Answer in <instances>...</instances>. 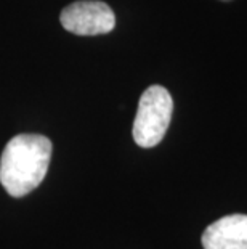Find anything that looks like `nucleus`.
Wrapping results in <instances>:
<instances>
[{
  "mask_svg": "<svg viewBox=\"0 0 247 249\" xmlns=\"http://www.w3.org/2000/svg\"><path fill=\"white\" fill-rule=\"evenodd\" d=\"M51 142L39 134H21L7 143L0 158V183L15 198L42 183L51 160Z\"/></svg>",
  "mask_w": 247,
  "mask_h": 249,
  "instance_id": "f257e3e1",
  "label": "nucleus"
},
{
  "mask_svg": "<svg viewBox=\"0 0 247 249\" xmlns=\"http://www.w3.org/2000/svg\"><path fill=\"white\" fill-rule=\"evenodd\" d=\"M173 102L169 90L151 86L143 92L133 121V140L141 148L159 145L170 125Z\"/></svg>",
  "mask_w": 247,
  "mask_h": 249,
  "instance_id": "f03ea898",
  "label": "nucleus"
},
{
  "mask_svg": "<svg viewBox=\"0 0 247 249\" xmlns=\"http://www.w3.org/2000/svg\"><path fill=\"white\" fill-rule=\"evenodd\" d=\"M63 28L77 36H99L111 33L115 17L108 3L99 0H79L61 12Z\"/></svg>",
  "mask_w": 247,
  "mask_h": 249,
  "instance_id": "7ed1b4c3",
  "label": "nucleus"
},
{
  "mask_svg": "<svg viewBox=\"0 0 247 249\" xmlns=\"http://www.w3.org/2000/svg\"><path fill=\"white\" fill-rule=\"evenodd\" d=\"M204 249H247V215L231 214L215 220L202 233Z\"/></svg>",
  "mask_w": 247,
  "mask_h": 249,
  "instance_id": "20e7f679",
  "label": "nucleus"
},
{
  "mask_svg": "<svg viewBox=\"0 0 247 249\" xmlns=\"http://www.w3.org/2000/svg\"><path fill=\"white\" fill-rule=\"evenodd\" d=\"M223 2H230V0H223Z\"/></svg>",
  "mask_w": 247,
  "mask_h": 249,
  "instance_id": "39448f33",
  "label": "nucleus"
}]
</instances>
